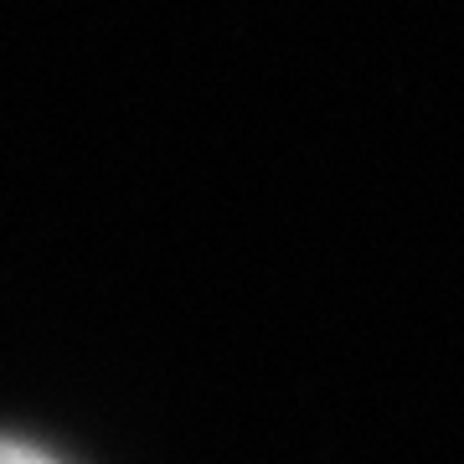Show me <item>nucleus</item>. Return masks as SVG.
Instances as JSON below:
<instances>
[{"instance_id":"1","label":"nucleus","mask_w":464,"mask_h":464,"mask_svg":"<svg viewBox=\"0 0 464 464\" xmlns=\"http://www.w3.org/2000/svg\"><path fill=\"white\" fill-rule=\"evenodd\" d=\"M0 464H57V459H47V454L32 449V444H11V439H0Z\"/></svg>"}]
</instances>
